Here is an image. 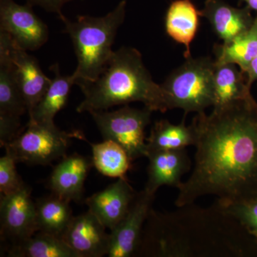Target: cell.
Returning a JSON list of instances; mask_svg holds the SVG:
<instances>
[{
  "label": "cell",
  "mask_w": 257,
  "mask_h": 257,
  "mask_svg": "<svg viewBox=\"0 0 257 257\" xmlns=\"http://www.w3.org/2000/svg\"><path fill=\"white\" fill-rule=\"evenodd\" d=\"M192 174L178 189L177 207L214 195L225 206L257 197V109L252 100L197 113Z\"/></svg>",
  "instance_id": "obj_1"
},
{
  "label": "cell",
  "mask_w": 257,
  "mask_h": 257,
  "mask_svg": "<svg viewBox=\"0 0 257 257\" xmlns=\"http://www.w3.org/2000/svg\"><path fill=\"white\" fill-rule=\"evenodd\" d=\"M178 208L197 232L177 221L172 213L157 212L152 209L144 226L141 239L194 234V236L173 245L165 257H221L243 254L238 231L243 226L228 212L222 204L217 201L206 209L195 207L193 204Z\"/></svg>",
  "instance_id": "obj_2"
},
{
  "label": "cell",
  "mask_w": 257,
  "mask_h": 257,
  "mask_svg": "<svg viewBox=\"0 0 257 257\" xmlns=\"http://www.w3.org/2000/svg\"><path fill=\"white\" fill-rule=\"evenodd\" d=\"M84 99L79 113L107 110L114 106L142 102L152 111L169 110L161 84L152 79L141 53L133 47L114 51L104 72L94 82L77 83Z\"/></svg>",
  "instance_id": "obj_3"
},
{
  "label": "cell",
  "mask_w": 257,
  "mask_h": 257,
  "mask_svg": "<svg viewBox=\"0 0 257 257\" xmlns=\"http://www.w3.org/2000/svg\"><path fill=\"white\" fill-rule=\"evenodd\" d=\"M126 0H121L104 17L81 15L75 21L61 19L70 37L77 56V68L72 74L74 84L94 82L104 72L112 57V45L126 15Z\"/></svg>",
  "instance_id": "obj_4"
},
{
  "label": "cell",
  "mask_w": 257,
  "mask_h": 257,
  "mask_svg": "<svg viewBox=\"0 0 257 257\" xmlns=\"http://www.w3.org/2000/svg\"><path fill=\"white\" fill-rule=\"evenodd\" d=\"M214 70L215 61L210 57L186 59L161 84L169 110L181 109L186 116L214 106Z\"/></svg>",
  "instance_id": "obj_5"
},
{
  "label": "cell",
  "mask_w": 257,
  "mask_h": 257,
  "mask_svg": "<svg viewBox=\"0 0 257 257\" xmlns=\"http://www.w3.org/2000/svg\"><path fill=\"white\" fill-rule=\"evenodd\" d=\"M73 138L85 139L79 131L67 133L55 124L29 121L18 138L3 148L11 154L17 163L47 165L66 156L70 140Z\"/></svg>",
  "instance_id": "obj_6"
},
{
  "label": "cell",
  "mask_w": 257,
  "mask_h": 257,
  "mask_svg": "<svg viewBox=\"0 0 257 257\" xmlns=\"http://www.w3.org/2000/svg\"><path fill=\"white\" fill-rule=\"evenodd\" d=\"M152 111L124 105L115 111L90 112L104 140H111L127 153L132 162L147 157L145 128L151 121Z\"/></svg>",
  "instance_id": "obj_7"
},
{
  "label": "cell",
  "mask_w": 257,
  "mask_h": 257,
  "mask_svg": "<svg viewBox=\"0 0 257 257\" xmlns=\"http://www.w3.org/2000/svg\"><path fill=\"white\" fill-rule=\"evenodd\" d=\"M13 40L0 30V145L5 146L23 131L21 116L28 112L12 58Z\"/></svg>",
  "instance_id": "obj_8"
},
{
  "label": "cell",
  "mask_w": 257,
  "mask_h": 257,
  "mask_svg": "<svg viewBox=\"0 0 257 257\" xmlns=\"http://www.w3.org/2000/svg\"><path fill=\"white\" fill-rule=\"evenodd\" d=\"M0 30L27 51L38 50L49 40V29L32 5H19L14 0H0Z\"/></svg>",
  "instance_id": "obj_9"
},
{
  "label": "cell",
  "mask_w": 257,
  "mask_h": 257,
  "mask_svg": "<svg viewBox=\"0 0 257 257\" xmlns=\"http://www.w3.org/2000/svg\"><path fill=\"white\" fill-rule=\"evenodd\" d=\"M0 197L2 236L15 244L36 234V206L30 187L25 184L17 192Z\"/></svg>",
  "instance_id": "obj_10"
},
{
  "label": "cell",
  "mask_w": 257,
  "mask_h": 257,
  "mask_svg": "<svg viewBox=\"0 0 257 257\" xmlns=\"http://www.w3.org/2000/svg\"><path fill=\"white\" fill-rule=\"evenodd\" d=\"M155 197V194H150L145 189L137 193L127 214L110 231V246L108 256H135Z\"/></svg>",
  "instance_id": "obj_11"
},
{
  "label": "cell",
  "mask_w": 257,
  "mask_h": 257,
  "mask_svg": "<svg viewBox=\"0 0 257 257\" xmlns=\"http://www.w3.org/2000/svg\"><path fill=\"white\" fill-rule=\"evenodd\" d=\"M94 214L87 211L73 216L62 236L77 257L107 256L110 246V233Z\"/></svg>",
  "instance_id": "obj_12"
},
{
  "label": "cell",
  "mask_w": 257,
  "mask_h": 257,
  "mask_svg": "<svg viewBox=\"0 0 257 257\" xmlns=\"http://www.w3.org/2000/svg\"><path fill=\"white\" fill-rule=\"evenodd\" d=\"M147 180L145 190L155 194L162 186L179 189L183 176L191 170L192 162L186 148L161 150L147 155Z\"/></svg>",
  "instance_id": "obj_13"
},
{
  "label": "cell",
  "mask_w": 257,
  "mask_h": 257,
  "mask_svg": "<svg viewBox=\"0 0 257 257\" xmlns=\"http://www.w3.org/2000/svg\"><path fill=\"white\" fill-rule=\"evenodd\" d=\"M137 193L126 177L119 178L88 197L85 204L106 229L111 231L127 214Z\"/></svg>",
  "instance_id": "obj_14"
},
{
  "label": "cell",
  "mask_w": 257,
  "mask_h": 257,
  "mask_svg": "<svg viewBox=\"0 0 257 257\" xmlns=\"http://www.w3.org/2000/svg\"><path fill=\"white\" fill-rule=\"evenodd\" d=\"M92 167V158L79 154L63 157L49 177V189L52 194L69 202H80L84 182Z\"/></svg>",
  "instance_id": "obj_15"
},
{
  "label": "cell",
  "mask_w": 257,
  "mask_h": 257,
  "mask_svg": "<svg viewBox=\"0 0 257 257\" xmlns=\"http://www.w3.org/2000/svg\"><path fill=\"white\" fill-rule=\"evenodd\" d=\"M249 8L239 9L223 0H206L200 10L201 17L207 19L216 35L228 44L248 30L253 20Z\"/></svg>",
  "instance_id": "obj_16"
},
{
  "label": "cell",
  "mask_w": 257,
  "mask_h": 257,
  "mask_svg": "<svg viewBox=\"0 0 257 257\" xmlns=\"http://www.w3.org/2000/svg\"><path fill=\"white\" fill-rule=\"evenodd\" d=\"M12 58L16 67L20 90L26 104L29 116L45 94L52 79L42 72L38 61L13 41Z\"/></svg>",
  "instance_id": "obj_17"
},
{
  "label": "cell",
  "mask_w": 257,
  "mask_h": 257,
  "mask_svg": "<svg viewBox=\"0 0 257 257\" xmlns=\"http://www.w3.org/2000/svg\"><path fill=\"white\" fill-rule=\"evenodd\" d=\"M200 11L192 0H175L165 17V30L174 41L183 45L185 59L192 57L190 47L199 30Z\"/></svg>",
  "instance_id": "obj_18"
},
{
  "label": "cell",
  "mask_w": 257,
  "mask_h": 257,
  "mask_svg": "<svg viewBox=\"0 0 257 257\" xmlns=\"http://www.w3.org/2000/svg\"><path fill=\"white\" fill-rule=\"evenodd\" d=\"M53 72L54 78L48 89L35 106L29 121L42 124H55L54 119L57 113L66 106L74 85L72 75H63L60 72L58 64H53L50 67Z\"/></svg>",
  "instance_id": "obj_19"
},
{
  "label": "cell",
  "mask_w": 257,
  "mask_h": 257,
  "mask_svg": "<svg viewBox=\"0 0 257 257\" xmlns=\"http://www.w3.org/2000/svg\"><path fill=\"white\" fill-rule=\"evenodd\" d=\"M243 72L234 64H216L214 74V104L213 107L252 100L250 87L244 82Z\"/></svg>",
  "instance_id": "obj_20"
},
{
  "label": "cell",
  "mask_w": 257,
  "mask_h": 257,
  "mask_svg": "<svg viewBox=\"0 0 257 257\" xmlns=\"http://www.w3.org/2000/svg\"><path fill=\"white\" fill-rule=\"evenodd\" d=\"M69 201L52 194L35 202L38 231L62 238L73 215Z\"/></svg>",
  "instance_id": "obj_21"
},
{
  "label": "cell",
  "mask_w": 257,
  "mask_h": 257,
  "mask_svg": "<svg viewBox=\"0 0 257 257\" xmlns=\"http://www.w3.org/2000/svg\"><path fill=\"white\" fill-rule=\"evenodd\" d=\"M195 136L192 125L186 126L185 116L182 122L174 124L167 119L154 124L147 138V155L161 150H177L194 146Z\"/></svg>",
  "instance_id": "obj_22"
},
{
  "label": "cell",
  "mask_w": 257,
  "mask_h": 257,
  "mask_svg": "<svg viewBox=\"0 0 257 257\" xmlns=\"http://www.w3.org/2000/svg\"><path fill=\"white\" fill-rule=\"evenodd\" d=\"M216 64H234L245 73L257 57V16L246 32L228 44L217 45Z\"/></svg>",
  "instance_id": "obj_23"
},
{
  "label": "cell",
  "mask_w": 257,
  "mask_h": 257,
  "mask_svg": "<svg viewBox=\"0 0 257 257\" xmlns=\"http://www.w3.org/2000/svg\"><path fill=\"white\" fill-rule=\"evenodd\" d=\"M12 257H77L60 236L37 231L28 239L15 243L8 250Z\"/></svg>",
  "instance_id": "obj_24"
},
{
  "label": "cell",
  "mask_w": 257,
  "mask_h": 257,
  "mask_svg": "<svg viewBox=\"0 0 257 257\" xmlns=\"http://www.w3.org/2000/svg\"><path fill=\"white\" fill-rule=\"evenodd\" d=\"M89 144L92 147L93 167L106 177L124 178L131 167L132 161L120 145L111 140Z\"/></svg>",
  "instance_id": "obj_25"
},
{
  "label": "cell",
  "mask_w": 257,
  "mask_h": 257,
  "mask_svg": "<svg viewBox=\"0 0 257 257\" xmlns=\"http://www.w3.org/2000/svg\"><path fill=\"white\" fill-rule=\"evenodd\" d=\"M0 158V195L13 194L25 186L17 170V162L10 152Z\"/></svg>",
  "instance_id": "obj_26"
},
{
  "label": "cell",
  "mask_w": 257,
  "mask_h": 257,
  "mask_svg": "<svg viewBox=\"0 0 257 257\" xmlns=\"http://www.w3.org/2000/svg\"><path fill=\"white\" fill-rule=\"evenodd\" d=\"M224 207L250 234L257 231V197L231 205H224Z\"/></svg>",
  "instance_id": "obj_27"
},
{
  "label": "cell",
  "mask_w": 257,
  "mask_h": 257,
  "mask_svg": "<svg viewBox=\"0 0 257 257\" xmlns=\"http://www.w3.org/2000/svg\"><path fill=\"white\" fill-rule=\"evenodd\" d=\"M72 0H27L28 4L34 6L40 7L48 13H55L59 18L62 19L64 15L62 13V8L64 5Z\"/></svg>",
  "instance_id": "obj_28"
},
{
  "label": "cell",
  "mask_w": 257,
  "mask_h": 257,
  "mask_svg": "<svg viewBox=\"0 0 257 257\" xmlns=\"http://www.w3.org/2000/svg\"><path fill=\"white\" fill-rule=\"evenodd\" d=\"M245 73L247 74L246 82L248 85L251 87V84L257 80V57L251 61Z\"/></svg>",
  "instance_id": "obj_29"
},
{
  "label": "cell",
  "mask_w": 257,
  "mask_h": 257,
  "mask_svg": "<svg viewBox=\"0 0 257 257\" xmlns=\"http://www.w3.org/2000/svg\"><path fill=\"white\" fill-rule=\"evenodd\" d=\"M246 3L247 7L249 9L256 10L257 11V0H241Z\"/></svg>",
  "instance_id": "obj_30"
},
{
  "label": "cell",
  "mask_w": 257,
  "mask_h": 257,
  "mask_svg": "<svg viewBox=\"0 0 257 257\" xmlns=\"http://www.w3.org/2000/svg\"><path fill=\"white\" fill-rule=\"evenodd\" d=\"M251 234L253 235V236H256L257 238V231H255V232L251 233Z\"/></svg>",
  "instance_id": "obj_31"
}]
</instances>
